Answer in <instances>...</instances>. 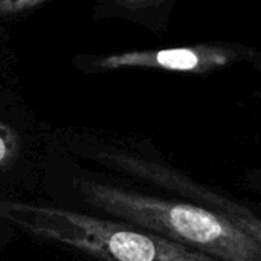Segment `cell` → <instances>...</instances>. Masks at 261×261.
Returning <instances> with one entry per match:
<instances>
[{
    "label": "cell",
    "instance_id": "cell-6",
    "mask_svg": "<svg viewBox=\"0 0 261 261\" xmlns=\"http://www.w3.org/2000/svg\"><path fill=\"white\" fill-rule=\"evenodd\" d=\"M46 0H0V15L18 14L41 5Z\"/></svg>",
    "mask_w": 261,
    "mask_h": 261
},
{
    "label": "cell",
    "instance_id": "cell-2",
    "mask_svg": "<svg viewBox=\"0 0 261 261\" xmlns=\"http://www.w3.org/2000/svg\"><path fill=\"white\" fill-rule=\"evenodd\" d=\"M0 220L38 240L104 261H220L132 225L64 208L0 200Z\"/></svg>",
    "mask_w": 261,
    "mask_h": 261
},
{
    "label": "cell",
    "instance_id": "cell-3",
    "mask_svg": "<svg viewBox=\"0 0 261 261\" xmlns=\"http://www.w3.org/2000/svg\"><path fill=\"white\" fill-rule=\"evenodd\" d=\"M237 58L231 49L220 46L174 47L162 50H136L99 58L96 64L102 69L119 67H154L174 72L205 73L229 64Z\"/></svg>",
    "mask_w": 261,
    "mask_h": 261
},
{
    "label": "cell",
    "instance_id": "cell-5",
    "mask_svg": "<svg viewBox=\"0 0 261 261\" xmlns=\"http://www.w3.org/2000/svg\"><path fill=\"white\" fill-rule=\"evenodd\" d=\"M20 153V138L17 132L0 121V171L9 168Z\"/></svg>",
    "mask_w": 261,
    "mask_h": 261
},
{
    "label": "cell",
    "instance_id": "cell-1",
    "mask_svg": "<svg viewBox=\"0 0 261 261\" xmlns=\"http://www.w3.org/2000/svg\"><path fill=\"white\" fill-rule=\"evenodd\" d=\"M78 190L93 208L142 231L220 261H261L260 242L237 229L213 210L99 182H80Z\"/></svg>",
    "mask_w": 261,
    "mask_h": 261
},
{
    "label": "cell",
    "instance_id": "cell-7",
    "mask_svg": "<svg viewBox=\"0 0 261 261\" xmlns=\"http://www.w3.org/2000/svg\"><path fill=\"white\" fill-rule=\"evenodd\" d=\"M147 2H150V0H118V3H121L124 6H139Z\"/></svg>",
    "mask_w": 261,
    "mask_h": 261
},
{
    "label": "cell",
    "instance_id": "cell-4",
    "mask_svg": "<svg viewBox=\"0 0 261 261\" xmlns=\"http://www.w3.org/2000/svg\"><path fill=\"white\" fill-rule=\"evenodd\" d=\"M176 187H177L179 191L188 193V194L200 199L210 208H214L216 213L223 216L237 229H240L246 236L258 240L261 243V217L255 216L251 210L245 208L240 203L228 200V199H225V197H222V196H219L216 193H210L208 190H205L202 187H197L193 182L185 180L184 177H179Z\"/></svg>",
    "mask_w": 261,
    "mask_h": 261
}]
</instances>
